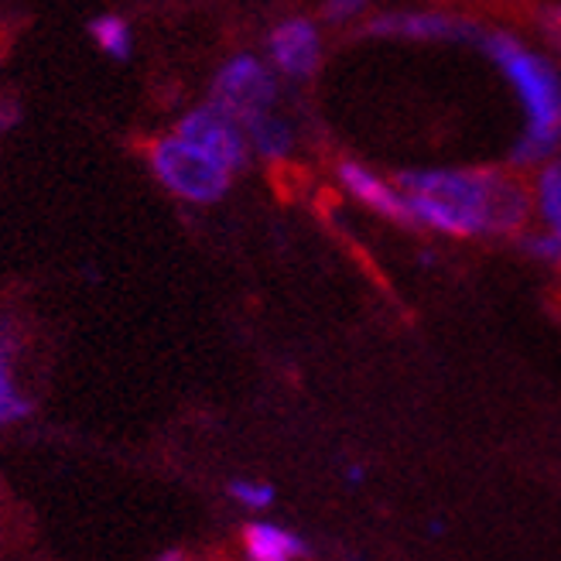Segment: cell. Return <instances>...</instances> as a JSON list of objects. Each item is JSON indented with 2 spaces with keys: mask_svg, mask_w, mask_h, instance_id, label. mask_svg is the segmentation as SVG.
<instances>
[{
  "mask_svg": "<svg viewBox=\"0 0 561 561\" xmlns=\"http://www.w3.org/2000/svg\"><path fill=\"white\" fill-rule=\"evenodd\" d=\"M411 222L445 237H490L511 233L527 219V192L486 168H421L401 172Z\"/></svg>",
  "mask_w": 561,
  "mask_h": 561,
  "instance_id": "cell-1",
  "label": "cell"
},
{
  "mask_svg": "<svg viewBox=\"0 0 561 561\" xmlns=\"http://www.w3.org/2000/svg\"><path fill=\"white\" fill-rule=\"evenodd\" d=\"M493 66L507 76L524 106V134L514 148L517 164H541L561 145V76L548 59L530 51L514 35L493 32L483 38Z\"/></svg>",
  "mask_w": 561,
  "mask_h": 561,
  "instance_id": "cell-2",
  "label": "cell"
},
{
  "mask_svg": "<svg viewBox=\"0 0 561 561\" xmlns=\"http://www.w3.org/2000/svg\"><path fill=\"white\" fill-rule=\"evenodd\" d=\"M148 154L158 182L185 203H216L230 188V168H222L213 154L188 145L179 134L154 140Z\"/></svg>",
  "mask_w": 561,
  "mask_h": 561,
  "instance_id": "cell-3",
  "label": "cell"
},
{
  "mask_svg": "<svg viewBox=\"0 0 561 561\" xmlns=\"http://www.w3.org/2000/svg\"><path fill=\"white\" fill-rule=\"evenodd\" d=\"M274 100L277 82L271 69L261 59H254V55H237L213 79V106H219L222 114H230L243 127L254 117L267 114Z\"/></svg>",
  "mask_w": 561,
  "mask_h": 561,
  "instance_id": "cell-4",
  "label": "cell"
},
{
  "mask_svg": "<svg viewBox=\"0 0 561 561\" xmlns=\"http://www.w3.org/2000/svg\"><path fill=\"white\" fill-rule=\"evenodd\" d=\"M179 137H185L188 145L203 148L206 154H213L222 168L230 172H240L247 164V130L240 121H233L230 114H222L219 106H199L185 114L179 121Z\"/></svg>",
  "mask_w": 561,
  "mask_h": 561,
  "instance_id": "cell-5",
  "label": "cell"
},
{
  "mask_svg": "<svg viewBox=\"0 0 561 561\" xmlns=\"http://www.w3.org/2000/svg\"><path fill=\"white\" fill-rule=\"evenodd\" d=\"M267 55H271V66L277 72H285L291 79L312 76L319 69V59H322L319 27L308 18L280 21L271 32V38H267Z\"/></svg>",
  "mask_w": 561,
  "mask_h": 561,
  "instance_id": "cell-6",
  "label": "cell"
},
{
  "mask_svg": "<svg viewBox=\"0 0 561 561\" xmlns=\"http://www.w3.org/2000/svg\"><path fill=\"white\" fill-rule=\"evenodd\" d=\"M370 35L380 38H408V42H456L472 32L469 24L435 14V11H401V14H380L367 24Z\"/></svg>",
  "mask_w": 561,
  "mask_h": 561,
  "instance_id": "cell-7",
  "label": "cell"
},
{
  "mask_svg": "<svg viewBox=\"0 0 561 561\" xmlns=\"http://www.w3.org/2000/svg\"><path fill=\"white\" fill-rule=\"evenodd\" d=\"M535 195H538V213L545 222V233L530 237L527 250L535 257L561 267V158H554L541 168Z\"/></svg>",
  "mask_w": 561,
  "mask_h": 561,
  "instance_id": "cell-8",
  "label": "cell"
},
{
  "mask_svg": "<svg viewBox=\"0 0 561 561\" xmlns=\"http://www.w3.org/2000/svg\"><path fill=\"white\" fill-rule=\"evenodd\" d=\"M340 182L353 199H359L367 209L394 219V222H411V209H408L404 192L398 185L383 182L380 175H374L370 168H363L356 161H340Z\"/></svg>",
  "mask_w": 561,
  "mask_h": 561,
  "instance_id": "cell-9",
  "label": "cell"
},
{
  "mask_svg": "<svg viewBox=\"0 0 561 561\" xmlns=\"http://www.w3.org/2000/svg\"><path fill=\"white\" fill-rule=\"evenodd\" d=\"M243 554L247 561H305L312 548L301 535L274 520H250L243 527Z\"/></svg>",
  "mask_w": 561,
  "mask_h": 561,
  "instance_id": "cell-10",
  "label": "cell"
},
{
  "mask_svg": "<svg viewBox=\"0 0 561 561\" xmlns=\"http://www.w3.org/2000/svg\"><path fill=\"white\" fill-rule=\"evenodd\" d=\"M247 137H250V148H254L261 158L267 161H280V158H288L291 148H295V134L285 121H277L271 117V110L261 117H254L247 127Z\"/></svg>",
  "mask_w": 561,
  "mask_h": 561,
  "instance_id": "cell-11",
  "label": "cell"
},
{
  "mask_svg": "<svg viewBox=\"0 0 561 561\" xmlns=\"http://www.w3.org/2000/svg\"><path fill=\"white\" fill-rule=\"evenodd\" d=\"M27 414H32V401L14 383V343L0 340V425H14Z\"/></svg>",
  "mask_w": 561,
  "mask_h": 561,
  "instance_id": "cell-12",
  "label": "cell"
},
{
  "mask_svg": "<svg viewBox=\"0 0 561 561\" xmlns=\"http://www.w3.org/2000/svg\"><path fill=\"white\" fill-rule=\"evenodd\" d=\"M90 35L110 55V59H117V62L130 59L134 42H130V27H127L124 18H117V14H100V18H93L90 21Z\"/></svg>",
  "mask_w": 561,
  "mask_h": 561,
  "instance_id": "cell-13",
  "label": "cell"
},
{
  "mask_svg": "<svg viewBox=\"0 0 561 561\" xmlns=\"http://www.w3.org/2000/svg\"><path fill=\"white\" fill-rule=\"evenodd\" d=\"M227 493H230L233 503H240L243 511H267L274 503V496H277L274 486L264 483V480H230Z\"/></svg>",
  "mask_w": 561,
  "mask_h": 561,
  "instance_id": "cell-14",
  "label": "cell"
},
{
  "mask_svg": "<svg viewBox=\"0 0 561 561\" xmlns=\"http://www.w3.org/2000/svg\"><path fill=\"white\" fill-rule=\"evenodd\" d=\"M367 4H370V0H325V4H322V14H325V21H332V24H346V21H353L356 14L367 11Z\"/></svg>",
  "mask_w": 561,
  "mask_h": 561,
  "instance_id": "cell-15",
  "label": "cell"
},
{
  "mask_svg": "<svg viewBox=\"0 0 561 561\" xmlns=\"http://www.w3.org/2000/svg\"><path fill=\"white\" fill-rule=\"evenodd\" d=\"M545 27H548V35L558 42V48H561V8L558 11H548L545 14Z\"/></svg>",
  "mask_w": 561,
  "mask_h": 561,
  "instance_id": "cell-16",
  "label": "cell"
},
{
  "mask_svg": "<svg viewBox=\"0 0 561 561\" xmlns=\"http://www.w3.org/2000/svg\"><path fill=\"white\" fill-rule=\"evenodd\" d=\"M363 480H367V469H363V466H346V483L350 486H359Z\"/></svg>",
  "mask_w": 561,
  "mask_h": 561,
  "instance_id": "cell-17",
  "label": "cell"
},
{
  "mask_svg": "<svg viewBox=\"0 0 561 561\" xmlns=\"http://www.w3.org/2000/svg\"><path fill=\"white\" fill-rule=\"evenodd\" d=\"M151 561H188V558H185V551H182V548H168V551L154 554Z\"/></svg>",
  "mask_w": 561,
  "mask_h": 561,
  "instance_id": "cell-18",
  "label": "cell"
}]
</instances>
